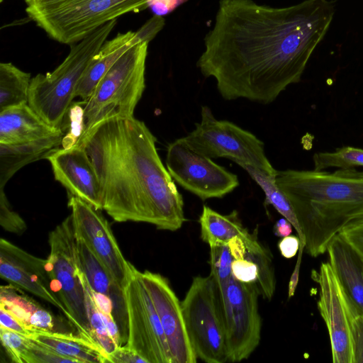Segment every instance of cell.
<instances>
[{
    "mask_svg": "<svg viewBox=\"0 0 363 363\" xmlns=\"http://www.w3.org/2000/svg\"><path fill=\"white\" fill-rule=\"evenodd\" d=\"M301 240L298 236L288 235L282 238L278 242V248L281 255L286 258L294 257L298 252Z\"/></svg>",
    "mask_w": 363,
    "mask_h": 363,
    "instance_id": "obj_40",
    "label": "cell"
},
{
    "mask_svg": "<svg viewBox=\"0 0 363 363\" xmlns=\"http://www.w3.org/2000/svg\"><path fill=\"white\" fill-rule=\"evenodd\" d=\"M181 139L196 152L211 159L225 157L239 166H252L269 175L277 170L268 160L264 144L251 132L236 124L218 120L208 106H202L201 120Z\"/></svg>",
    "mask_w": 363,
    "mask_h": 363,
    "instance_id": "obj_8",
    "label": "cell"
},
{
    "mask_svg": "<svg viewBox=\"0 0 363 363\" xmlns=\"http://www.w3.org/2000/svg\"><path fill=\"white\" fill-rule=\"evenodd\" d=\"M164 25V19L162 16L156 15L148 20L136 32L142 41L149 43L163 28Z\"/></svg>",
    "mask_w": 363,
    "mask_h": 363,
    "instance_id": "obj_39",
    "label": "cell"
},
{
    "mask_svg": "<svg viewBox=\"0 0 363 363\" xmlns=\"http://www.w3.org/2000/svg\"><path fill=\"white\" fill-rule=\"evenodd\" d=\"M218 285L228 362H239L247 359L260 342V294L255 283L239 281L233 275Z\"/></svg>",
    "mask_w": 363,
    "mask_h": 363,
    "instance_id": "obj_10",
    "label": "cell"
},
{
    "mask_svg": "<svg viewBox=\"0 0 363 363\" xmlns=\"http://www.w3.org/2000/svg\"><path fill=\"white\" fill-rule=\"evenodd\" d=\"M233 261L228 243L210 247V275L218 284L225 281L232 276Z\"/></svg>",
    "mask_w": 363,
    "mask_h": 363,
    "instance_id": "obj_31",
    "label": "cell"
},
{
    "mask_svg": "<svg viewBox=\"0 0 363 363\" xmlns=\"http://www.w3.org/2000/svg\"><path fill=\"white\" fill-rule=\"evenodd\" d=\"M0 308L6 310L35 333L55 331V317L48 310L25 294L16 286H1Z\"/></svg>",
    "mask_w": 363,
    "mask_h": 363,
    "instance_id": "obj_23",
    "label": "cell"
},
{
    "mask_svg": "<svg viewBox=\"0 0 363 363\" xmlns=\"http://www.w3.org/2000/svg\"><path fill=\"white\" fill-rule=\"evenodd\" d=\"M0 275L10 284L66 310L53 291L47 259L35 257L6 239L0 240Z\"/></svg>",
    "mask_w": 363,
    "mask_h": 363,
    "instance_id": "obj_16",
    "label": "cell"
},
{
    "mask_svg": "<svg viewBox=\"0 0 363 363\" xmlns=\"http://www.w3.org/2000/svg\"><path fill=\"white\" fill-rule=\"evenodd\" d=\"M33 340L77 363H106L107 356L94 342L79 336L60 332H40Z\"/></svg>",
    "mask_w": 363,
    "mask_h": 363,
    "instance_id": "obj_24",
    "label": "cell"
},
{
    "mask_svg": "<svg viewBox=\"0 0 363 363\" xmlns=\"http://www.w3.org/2000/svg\"><path fill=\"white\" fill-rule=\"evenodd\" d=\"M124 293L128 324L125 345L147 363H172L158 315L135 267Z\"/></svg>",
    "mask_w": 363,
    "mask_h": 363,
    "instance_id": "obj_11",
    "label": "cell"
},
{
    "mask_svg": "<svg viewBox=\"0 0 363 363\" xmlns=\"http://www.w3.org/2000/svg\"><path fill=\"white\" fill-rule=\"evenodd\" d=\"M329 263L345 292L363 314V261L357 252L340 234L330 242Z\"/></svg>",
    "mask_w": 363,
    "mask_h": 363,
    "instance_id": "obj_20",
    "label": "cell"
},
{
    "mask_svg": "<svg viewBox=\"0 0 363 363\" xmlns=\"http://www.w3.org/2000/svg\"><path fill=\"white\" fill-rule=\"evenodd\" d=\"M330 0L272 7L253 0H220L196 67L221 97L261 104L301 81L335 14Z\"/></svg>",
    "mask_w": 363,
    "mask_h": 363,
    "instance_id": "obj_1",
    "label": "cell"
},
{
    "mask_svg": "<svg viewBox=\"0 0 363 363\" xmlns=\"http://www.w3.org/2000/svg\"><path fill=\"white\" fill-rule=\"evenodd\" d=\"M0 224L5 230L16 234L27 229L24 220L11 207L4 188H0Z\"/></svg>",
    "mask_w": 363,
    "mask_h": 363,
    "instance_id": "obj_34",
    "label": "cell"
},
{
    "mask_svg": "<svg viewBox=\"0 0 363 363\" xmlns=\"http://www.w3.org/2000/svg\"><path fill=\"white\" fill-rule=\"evenodd\" d=\"M108 362L113 363H147L138 353L126 345L118 346L108 355Z\"/></svg>",
    "mask_w": 363,
    "mask_h": 363,
    "instance_id": "obj_38",
    "label": "cell"
},
{
    "mask_svg": "<svg viewBox=\"0 0 363 363\" xmlns=\"http://www.w3.org/2000/svg\"><path fill=\"white\" fill-rule=\"evenodd\" d=\"M292 225L285 218L278 220L274 226V233L277 237L284 238L292 233Z\"/></svg>",
    "mask_w": 363,
    "mask_h": 363,
    "instance_id": "obj_43",
    "label": "cell"
},
{
    "mask_svg": "<svg viewBox=\"0 0 363 363\" xmlns=\"http://www.w3.org/2000/svg\"><path fill=\"white\" fill-rule=\"evenodd\" d=\"M48 243L50 254L47 261L49 273L52 283H55L57 296L66 310V316L81 337L94 342L84 289L80 277L76 235L71 215L50 232Z\"/></svg>",
    "mask_w": 363,
    "mask_h": 363,
    "instance_id": "obj_9",
    "label": "cell"
},
{
    "mask_svg": "<svg viewBox=\"0 0 363 363\" xmlns=\"http://www.w3.org/2000/svg\"><path fill=\"white\" fill-rule=\"evenodd\" d=\"M181 306L197 359L207 363L228 362L219 289L215 279L210 274L194 277Z\"/></svg>",
    "mask_w": 363,
    "mask_h": 363,
    "instance_id": "obj_7",
    "label": "cell"
},
{
    "mask_svg": "<svg viewBox=\"0 0 363 363\" xmlns=\"http://www.w3.org/2000/svg\"><path fill=\"white\" fill-rule=\"evenodd\" d=\"M199 221L201 238L209 247L227 244L237 236L245 238L250 233L243 226L235 210L229 214L223 215L209 206H203Z\"/></svg>",
    "mask_w": 363,
    "mask_h": 363,
    "instance_id": "obj_26",
    "label": "cell"
},
{
    "mask_svg": "<svg viewBox=\"0 0 363 363\" xmlns=\"http://www.w3.org/2000/svg\"><path fill=\"white\" fill-rule=\"evenodd\" d=\"M354 363H363V314L356 310L350 320Z\"/></svg>",
    "mask_w": 363,
    "mask_h": 363,
    "instance_id": "obj_36",
    "label": "cell"
},
{
    "mask_svg": "<svg viewBox=\"0 0 363 363\" xmlns=\"http://www.w3.org/2000/svg\"><path fill=\"white\" fill-rule=\"evenodd\" d=\"M315 170H324L328 167L339 169L363 167V149L345 146L334 152H316L313 156Z\"/></svg>",
    "mask_w": 363,
    "mask_h": 363,
    "instance_id": "obj_30",
    "label": "cell"
},
{
    "mask_svg": "<svg viewBox=\"0 0 363 363\" xmlns=\"http://www.w3.org/2000/svg\"><path fill=\"white\" fill-rule=\"evenodd\" d=\"M139 275L160 320L172 363H195L197 357L187 333L181 302L166 278L148 270Z\"/></svg>",
    "mask_w": 363,
    "mask_h": 363,
    "instance_id": "obj_15",
    "label": "cell"
},
{
    "mask_svg": "<svg viewBox=\"0 0 363 363\" xmlns=\"http://www.w3.org/2000/svg\"><path fill=\"white\" fill-rule=\"evenodd\" d=\"M64 134L14 145L0 144V188L22 167L47 157L63 144Z\"/></svg>",
    "mask_w": 363,
    "mask_h": 363,
    "instance_id": "obj_22",
    "label": "cell"
},
{
    "mask_svg": "<svg viewBox=\"0 0 363 363\" xmlns=\"http://www.w3.org/2000/svg\"><path fill=\"white\" fill-rule=\"evenodd\" d=\"M0 327L12 330L28 338H33L35 333L30 330L18 319L6 310L0 308Z\"/></svg>",
    "mask_w": 363,
    "mask_h": 363,
    "instance_id": "obj_37",
    "label": "cell"
},
{
    "mask_svg": "<svg viewBox=\"0 0 363 363\" xmlns=\"http://www.w3.org/2000/svg\"><path fill=\"white\" fill-rule=\"evenodd\" d=\"M55 179L73 195L103 210L99 179L93 163L84 147L74 144L57 148L46 158Z\"/></svg>",
    "mask_w": 363,
    "mask_h": 363,
    "instance_id": "obj_17",
    "label": "cell"
},
{
    "mask_svg": "<svg viewBox=\"0 0 363 363\" xmlns=\"http://www.w3.org/2000/svg\"><path fill=\"white\" fill-rule=\"evenodd\" d=\"M31 79L11 62L0 63V111L28 104Z\"/></svg>",
    "mask_w": 363,
    "mask_h": 363,
    "instance_id": "obj_28",
    "label": "cell"
},
{
    "mask_svg": "<svg viewBox=\"0 0 363 363\" xmlns=\"http://www.w3.org/2000/svg\"><path fill=\"white\" fill-rule=\"evenodd\" d=\"M142 41L137 32L132 30L118 33L107 40L92 57L81 78L75 92V97L85 101L91 96L96 86L121 56L130 48Z\"/></svg>",
    "mask_w": 363,
    "mask_h": 363,
    "instance_id": "obj_21",
    "label": "cell"
},
{
    "mask_svg": "<svg viewBox=\"0 0 363 363\" xmlns=\"http://www.w3.org/2000/svg\"><path fill=\"white\" fill-rule=\"evenodd\" d=\"M276 182L294 210L304 251L313 257L325 253L331 240L363 212V171L277 170Z\"/></svg>",
    "mask_w": 363,
    "mask_h": 363,
    "instance_id": "obj_3",
    "label": "cell"
},
{
    "mask_svg": "<svg viewBox=\"0 0 363 363\" xmlns=\"http://www.w3.org/2000/svg\"><path fill=\"white\" fill-rule=\"evenodd\" d=\"M116 23L112 20L70 45L69 54L52 72L31 79L28 103L47 123L63 128L81 78Z\"/></svg>",
    "mask_w": 363,
    "mask_h": 363,
    "instance_id": "obj_5",
    "label": "cell"
},
{
    "mask_svg": "<svg viewBox=\"0 0 363 363\" xmlns=\"http://www.w3.org/2000/svg\"><path fill=\"white\" fill-rule=\"evenodd\" d=\"M149 43L140 41L124 52L100 79L84 104L83 140L99 123L113 118L133 116L145 89Z\"/></svg>",
    "mask_w": 363,
    "mask_h": 363,
    "instance_id": "obj_6",
    "label": "cell"
},
{
    "mask_svg": "<svg viewBox=\"0 0 363 363\" xmlns=\"http://www.w3.org/2000/svg\"><path fill=\"white\" fill-rule=\"evenodd\" d=\"M312 279L319 285L318 308L327 326L334 363H354L350 327L357 309L345 292L330 263H321Z\"/></svg>",
    "mask_w": 363,
    "mask_h": 363,
    "instance_id": "obj_13",
    "label": "cell"
},
{
    "mask_svg": "<svg viewBox=\"0 0 363 363\" xmlns=\"http://www.w3.org/2000/svg\"><path fill=\"white\" fill-rule=\"evenodd\" d=\"M64 133L62 128L47 123L28 103L0 111V144H19Z\"/></svg>",
    "mask_w": 363,
    "mask_h": 363,
    "instance_id": "obj_19",
    "label": "cell"
},
{
    "mask_svg": "<svg viewBox=\"0 0 363 363\" xmlns=\"http://www.w3.org/2000/svg\"><path fill=\"white\" fill-rule=\"evenodd\" d=\"M0 337L2 346L11 361L23 363V357L30 338L1 327H0Z\"/></svg>",
    "mask_w": 363,
    "mask_h": 363,
    "instance_id": "obj_33",
    "label": "cell"
},
{
    "mask_svg": "<svg viewBox=\"0 0 363 363\" xmlns=\"http://www.w3.org/2000/svg\"><path fill=\"white\" fill-rule=\"evenodd\" d=\"M76 246L79 269L91 289L98 294L105 296L112 302L113 318L118 327L123 346L126 344L128 335L124 289L118 284L84 241L77 235Z\"/></svg>",
    "mask_w": 363,
    "mask_h": 363,
    "instance_id": "obj_18",
    "label": "cell"
},
{
    "mask_svg": "<svg viewBox=\"0 0 363 363\" xmlns=\"http://www.w3.org/2000/svg\"><path fill=\"white\" fill-rule=\"evenodd\" d=\"M67 195L75 235L84 241L124 289L134 266L123 255L109 223L100 210L80 198Z\"/></svg>",
    "mask_w": 363,
    "mask_h": 363,
    "instance_id": "obj_14",
    "label": "cell"
},
{
    "mask_svg": "<svg viewBox=\"0 0 363 363\" xmlns=\"http://www.w3.org/2000/svg\"><path fill=\"white\" fill-rule=\"evenodd\" d=\"M340 233L354 247L363 261V228Z\"/></svg>",
    "mask_w": 363,
    "mask_h": 363,
    "instance_id": "obj_41",
    "label": "cell"
},
{
    "mask_svg": "<svg viewBox=\"0 0 363 363\" xmlns=\"http://www.w3.org/2000/svg\"><path fill=\"white\" fill-rule=\"evenodd\" d=\"M232 275L239 281L257 284L259 268L254 261L247 257L235 259L232 262Z\"/></svg>",
    "mask_w": 363,
    "mask_h": 363,
    "instance_id": "obj_35",
    "label": "cell"
},
{
    "mask_svg": "<svg viewBox=\"0 0 363 363\" xmlns=\"http://www.w3.org/2000/svg\"><path fill=\"white\" fill-rule=\"evenodd\" d=\"M250 177L260 186L265 195L264 204L272 205L284 218L288 220L295 229L305 247V237L289 200L276 182V175H269L250 165L241 166Z\"/></svg>",
    "mask_w": 363,
    "mask_h": 363,
    "instance_id": "obj_27",
    "label": "cell"
},
{
    "mask_svg": "<svg viewBox=\"0 0 363 363\" xmlns=\"http://www.w3.org/2000/svg\"><path fill=\"white\" fill-rule=\"evenodd\" d=\"M246 247L245 257L254 261L259 268V279L256 284L260 296L270 301L276 289V278L272 256L258 240L257 230L242 238Z\"/></svg>",
    "mask_w": 363,
    "mask_h": 363,
    "instance_id": "obj_29",
    "label": "cell"
},
{
    "mask_svg": "<svg viewBox=\"0 0 363 363\" xmlns=\"http://www.w3.org/2000/svg\"><path fill=\"white\" fill-rule=\"evenodd\" d=\"M28 18L54 40L72 45L152 0H23Z\"/></svg>",
    "mask_w": 363,
    "mask_h": 363,
    "instance_id": "obj_4",
    "label": "cell"
},
{
    "mask_svg": "<svg viewBox=\"0 0 363 363\" xmlns=\"http://www.w3.org/2000/svg\"><path fill=\"white\" fill-rule=\"evenodd\" d=\"M360 228H363V212L348 221L340 233H347Z\"/></svg>",
    "mask_w": 363,
    "mask_h": 363,
    "instance_id": "obj_44",
    "label": "cell"
},
{
    "mask_svg": "<svg viewBox=\"0 0 363 363\" xmlns=\"http://www.w3.org/2000/svg\"><path fill=\"white\" fill-rule=\"evenodd\" d=\"M157 138L134 116L96 125L81 141L96 170L103 210L117 222H144L175 231L186 220L184 201L162 163Z\"/></svg>",
    "mask_w": 363,
    "mask_h": 363,
    "instance_id": "obj_2",
    "label": "cell"
},
{
    "mask_svg": "<svg viewBox=\"0 0 363 363\" xmlns=\"http://www.w3.org/2000/svg\"><path fill=\"white\" fill-rule=\"evenodd\" d=\"M304 251V247L300 246L298 257L295 264V267L292 272V274L290 277V280L289 282L288 287V298H291L294 296L298 280H299V274L301 264L302 255Z\"/></svg>",
    "mask_w": 363,
    "mask_h": 363,
    "instance_id": "obj_42",
    "label": "cell"
},
{
    "mask_svg": "<svg viewBox=\"0 0 363 363\" xmlns=\"http://www.w3.org/2000/svg\"><path fill=\"white\" fill-rule=\"evenodd\" d=\"M77 363L74 359L62 356L30 338L23 357V363Z\"/></svg>",
    "mask_w": 363,
    "mask_h": 363,
    "instance_id": "obj_32",
    "label": "cell"
},
{
    "mask_svg": "<svg viewBox=\"0 0 363 363\" xmlns=\"http://www.w3.org/2000/svg\"><path fill=\"white\" fill-rule=\"evenodd\" d=\"M166 167L180 186L203 201L223 198L240 184L236 174L196 152L181 138L168 145Z\"/></svg>",
    "mask_w": 363,
    "mask_h": 363,
    "instance_id": "obj_12",
    "label": "cell"
},
{
    "mask_svg": "<svg viewBox=\"0 0 363 363\" xmlns=\"http://www.w3.org/2000/svg\"><path fill=\"white\" fill-rule=\"evenodd\" d=\"M80 277L84 289L92 341L108 357L116 348L122 346L118 327L113 315L101 311L96 305L91 289L81 270Z\"/></svg>",
    "mask_w": 363,
    "mask_h": 363,
    "instance_id": "obj_25",
    "label": "cell"
}]
</instances>
